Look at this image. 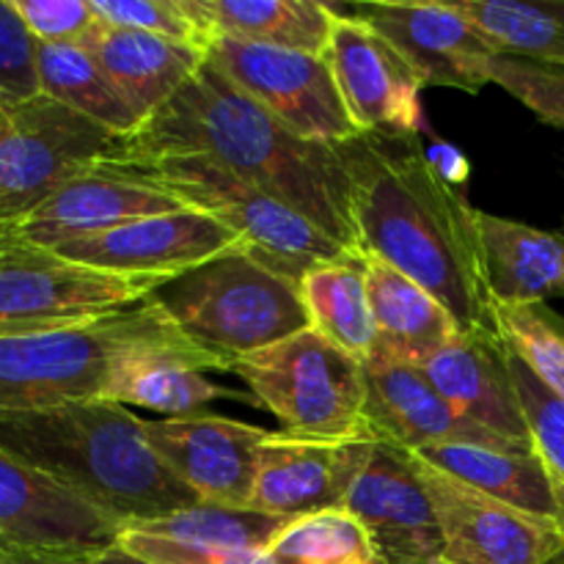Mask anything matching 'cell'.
Returning a JSON list of instances; mask_svg holds the SVG:
<instances>
[{
    "instance_id": "obj_40",
    "label": "cell",
    "mask_w": 564,
    "mask_h": 564,
    "mask_svg": "<svg viewBox=\"0 0 564 564\" xmlns=\"http://www.w3.org/2000/svg\"><path fill=\"white\" fill-rule=\"evenodd\" d=\"M6 564H141L132 556L121 554L119 549L108 551L99 560H58V556H36V554H22V551L6 549Z\"/></svg>"
},
{
    "instance_id": "obj_38",
    "label": "cell",
    "mask_w": 564,
    "mask_h": 564,
    "mask_svg": "<svg viewBox=\"0 0 564 564\" xmlns=\"http://www.w3.org/2000/svg\"><path fill=\"white\" fill-rule=\"evenodd\" d=\"M39 44H83L99 25L91 0H14Z\"/></svg>"
},
{
    "instance_id": "obj_34",
    "label": "cell",
    "mask_w": 564,
    "mask_h": 564,
    "mask_svg": "<svg viewBox=\"0 0 564 564\" xmlns=\"http://www.w3.org/2000/svg\"><path fill=\"white\" fill-rule=\"evenodd\" d=\"M507 361H510L512 383H516L518 400H521L523 416H527L534 455L543 460V466L549 468L564 494V400L554 394L510 347H507Z\"/></svg>"
},
{
    "instance_id": "obj_28",
    "label": "cell",
    "mask_w": 564,
    "mask_h": 564,
    "mask_svg": "<svg viewBox=\"0 0 564 564\" xmlns=\"http://www.w3.org/2000/svg\"><path fill=\"white\" fill-rule=\"evenodd\" d=\"M207 369H218V364L198 350L135 352L116 372L108 400L127 408H149L169 419L202 413L215 400L251 402L240 391L213 383L204 375Z\"/></svg>"
},
{
    "instance_id": "obj_26",
    "label": "cell",
    "mask_w": 564,
    "mask_h": 564,
    "mask_svg": "<svg viewBox=\"0 0 564 564\" xmlns=\"http://www.w3.org/2000/svg\"><path fill=\"white\" fill-rule=\"evenodd\" d=\"M204 36L323 55L336 11L317 0H180Z\"/></svg>"
},
{
    "instance_id": "obj_15",
    "label": "cell",
    "mask_w": 564,
    "mask_h": 564,
    "mask_svg": "<svg viewBox=\"0 0 564 564\" xmlns=\"http://www.w3.org/2000/svg\"><path fill=\"white\" fill-rule=\"evenodd\" d=\"M187 209L135 165L116 160L91 165L72 176L53 196L44 198L31 215L17 220L14 231L25 246L55 251L80 237L116 229L130 220Z\"/></svg>"
},
{
    "instance_id": "obj_11",
    "label": "cell",
    "mask_w": 564,
    "mask_h": 564,
    "mask_svg": "<svg viewBox=\"0 0 564 564\" xmlns=\"http://www.w3.org/2000/svg\"><path fill=\"white\" fill-rule=\"evenodd\" d=\"M121 527L58 479L0 449V543L6 549L58 560H99L116 549Z\"/></svg>"
},
{
    "instance_id": "obj_23",
    "label": "cell",
    "mask_w": 564,
    "mask_h": 564,
    "mask_svg": "<svg viewBox=\"0 0 564 564\" xmlns=\"http://www.w3.org/2000/svg\"><path fill=\"white\" fill-rule=\"evenodd\" d=\"M80 47H86L108 72L141 124L165 108L207 61V50L196 44L108 28L102 22Z\"/></svg>"
},
{
    "instance_id": "obj_32",
    "label": "cell",
    "mask_w": 564,
    "mask_h": 564,
    "mask_svg": "<svg viewBox=\"0 0 564 564\" xmlns=\"http://www.w3.org/2000/svg\"><path fill=\"white\" fill-rule=\"evenodd\" d=\"M268 551L273 564H389L367 527L345 507L295 518Z\"/></svg>"
},
{
    "instance_id": "obj_22",
    "label": "cell",
    "mask_w": 564,
    "mask_h": 564,
    "mask_svg": "<svg viewBox=\"0 0 564 564\" xmlns=\"http://www.w3.org/2000/svg\"><path fill=\"white\" fill-rule=\"evenodd\" d=\"M422 369L468 422L479 424L516 449L534 452L512 383L507 347L496 330L457 334Z\"/></svg>"
},
{
    "instance_id": "obj_8",
    "label": "cell",
    "mask_w": 564,
    "mask_h": 564,
    "mask_svg": "<svg viewBox=\"0 0 564 564\" xmlns=\"http://www.w3.org/2000/svg\"><path fill=\"white\" fill-rule=\"evenodd\" d=\"M124 138L55 99L11 102L0 135V218L17 224L64 182L124 154Z\"/></svg>"
},
{
    "instance_id": "obj_10",
    "label": "cell",
    "mask_w": 564,
    "mask_h": 564,
    "mask_svg": "<svg viewBox=\"0 0 564 564\" xmlns=\"http://www.w3.org/2000/svg\"><path fill=\"white\" fill-rule=\"evenodd\" d=\"M204 50L207 61H213L246 97L262 105L303 141L345 143L361 135L341 105L323 55L226 36H209Z\"/></svg>"
},
{
    "instance_id": "obj_18",
    "label": "cell",
    "mask_w": 564,
    "mask_h": 564,
    "mask_svg": "<svg viewBox=\"0 0 564 564\" xmlns=\"http://www.w3.org/2000/svg\"><path fill=\"white\" fill-rule=\"evenodd\" d=\"M237 246H242L240 237L220 220L198 209H180L64 242L53 253L108 273L174 279Z\"/></svg>"
},
{
    "instance_id": "obj_36",
    "label": "cell",
    "mask_w": 564,
    "mask_h": 564,
    "mask_svg": "<svg viewBox=\"0 0 564 564\" xmlns=\"http://www.w3.org/2000/svg\"><path fill=\"white\" fill-rule=\"evenodd\" d=\"M91 6L97 20L108 28L152 33L204 47V36L185 14L180 0H91Z\"/></svg>"
},
{
    "instance_id": "obj_12",
    "label": "cell",
    "mask_w": 564,
    "mask_h": 564,
    "mask_svg": "<svg viewBox=\"0 0 564 564\" xmlns=\"http://www.w3.org/2000/svg\"><path fill=\"white\" fill-rule=\"evenodd\" d=\"M413 463L438 516L441 564H549L564 551L556 523L501 505L419 455Z\"/></svg>"
},
{
    "instance_id": "obj_3",
    "label": "cell",
    "mask_w": 564,
    "mask_h": 564,
    "mask_svg": "<svg viewBox=\"0 0 564 564\" xmlns=\"http://www.w3.org/2000/svg\"><path fill=\"white\" fill-rule=\"evenodd\" d=\"M0 449L58 479L119 523L204 505L152 449L147 422L113 400L0 413Z\"/></svg>"
},
{
    "instance_id": "obj_35",
    "label": "cell",
    "mask_w": 564,
    "mask_h": 564,
    "mask_svg": "<svg viewBox=\"0 0 564 564\" xmlns=\"http://www.w3.org/2000/svg\"><path fill=\"white\" fill-rule=\"evenodd\" d=\"M490 83L527 105L540 121L564 130V69L560 66L496 55L490 61Z\"/></svg>"
},
{
    "instance_id": "obj_7",
    "label": "cell",
    "mask_w": 564,
    "mask_h": 564,
    "mask_svg": "<svg viewBox=\"0 0 564 564\" xmlns=\"http://www.w3.org/2000/svg\"><path fill=\"white\" fill-rule=\"evenodd\" d=\"M121 163L135 165L154 185L180 198L187 209H198L220 220L240 237L242 248L295 281H301L314 264L350 253L301 213L204 154Z\"/></svg>"
},
{
    "instance_id": "obj_19",
    "label": "cell",
    "mask_w": 564,
    "mask_h": 564,
    "mask_svg": "<svg viewBox=\"0 0 564 564\" xmlns=\"http://www.w3.org/2000/svg\"><path fill=\"white\" fill-rule=\"evenodd\" d=\"M378 441H314L270 433L259 452V471L248 510L303 518L345 507Z\"/></svg>"
},
{
    "instance_id": "obj_41",
    "label": "cell",
    "mask_w": 564,
    "mask_h": 564,
    "mask_svg": "<svg viewBox=\"0 0 564 564\" xmlns=\"http://www.w3.org/2000/svg\"><path fill=\"white\" fill-rule=\"evenodd\" d=\"M22 246H25V242L17 237L14 224H9V220L0 218V268H3V264L9 262V259L14 257Z\"/></svg>"
},
{
    "instance_id": "obj_43",
    "label": "cell",
    "mask_w": 564,
    "mask_h": 564,
    "mask_svg": "<svg viewBox=\"0 0 564 564\" xmlns=\"http://www.w3.org/2000/svg\"><path fill=\"white\" fill-rule=\"evenodd\" d=\"M0 564H6V545L0 543Z\"/></svg>"
},
{
    "instance_id": "obj_44",
    "label": "cell",
    "mask_w": 564,
    "mask_h": 564,
    "mask_svg": "<svg viewBox=\"0 0 564 564\" xmlns=\"http://www.w3.org/2000/svg\"><path fill=\"white\" fill-rule=\"evenodd\" d=\"M549 564H564V551H562V554H560V556H556V560H551Z\"/></svg>"
},
{
    "instance_id": "obj_4",
    "label": "cell",
    "mask_w": 564,
    "mask_h": 564,
    "mask_svg": "<svg viewBox=\"0 0 564 564\" xmlns=\"http://www.w3.org/2000/svg\"><path fill=\"white\" fill-rule=\"evenodd\" d=\"M149 303L224 372L240 358L312 328L301 281L242 246L169 279Z\"/></svg>"
},
{
    "instance_id": "obj_29",
    "label": "cell",
    "mask_w": 564,
    "mask_h": 564,
    "mask_svg": "<svg viewBox=\"0 0 564 564\" xmlns=\"http://www.w3.org/2000/svg\"><path fill=\"white\" fill-rule=\"evenodd\" d=\"M356 253L319 262L301 279L312 328L358 361H369L378 350V325L367 290V268Z\"/></svg>"
},
{
    "instance_id": "obj_1",
    "label": "cell",
    "mask_w": 564,
    "mask_h": 564,
    "mask_svg": "<svg viewBox=\"0 0 564 564\" xmlns=\"http://www.w3.org/2000/svg\"><path fill=\"white\" fill-rule=\"evenodd\" d=\"M336 147L350 182L358 257L380 259L424 286L463 334L496 330L477 209L435 174L422 138L361 132Z\"/></svg>"
},
{
    "instance_id": "obj_24",
    "label": "cell",
    "mask_w": 564,
    "mask_h": 564,
    "mask_svg": "<svg viewBox=\"0 0 564 564\" xmlns=\"http://www.w3.org/2000/svg\"><path fill=\"white\" fill-rule=\"evenodd\" d=\"M490 303H549L564 297V235L501 215L474 213Z\"/></svg>"
},
{
    "instance_id": "obj_42",
    "label": "cell",
    "mask_w": 564,
    "mask_h": 564,
    "mask_svg": "<svg viewBox=\"0 0 564 564\" xmlns=\"http://www.w3.org/2000/svg\"><path fill=\"white\" fill-rule=\"evenodd\" d=\"M9 108H11L9 99L0 97V135H3L6 127H9Z\"/></svg>"
},
{
    "instance_id": "obj_13",
    "label": "cell",
    "mask_w": 564,
    "mask_h": 564,
    "mask_svg": "<svg viewBox=\"0 0 564 564\" xmlns=\"http://www.w3.org/2000/svg\"><path fill=\"white\" fill-rule=\"evenodd\" d=\"M336 11L323 58L358 132L408 138L424 130L422 88L405 58L358 17Z\"/></svg>"
},
{
    "instance_id": "obj_9",
    "label": "cell",
    "mask_w": 564,
    "mask_h": 564,
    "mask_svg": "<svg viewBox=\"0 0 564 564\" xmlns=\"http://www.w3.org/2000/svg\"><path fill=\"white\" fill-rule=\"evenodd\" d=\"M165 281L160 275L108 273L22 246L0 268V336L97 323L147 303Z\"/></svg>"
},
{
    "instance_id": "obj_45",
    "label": "cell",
    "mask_w": 564,
    "mask_h": 564,
    "mask_svg": "<svg viewBox=\"0 0 564 564\" xmlns=\"http://www.w3.org/2000/svg\"><path fill=\"white\" fill-rule=\"evenodd\" d=\"M562 235H564V226H562Z\"/></svg>"
},
{
    "instance_id": "obj_20",
    "label": "cell",
    "mask_w": 564,
    "mask_h": 564,
    "mask_svg": "<svg viewBox=\"0 0 564 564\" xmlns=\"http://www.w3.org/2000/svg\"><path fill=\"white\" fill-rule=\"evenodd\" d=\"M389 564H441L438 516L411 452L378 441L345 501Z\"/></svg>"
},
{
    "instance_id": "obj_6",
    "label": "cell",
    "mask_w": 564,
    "mask_h": 564,
    "mask_svg": "<svg viewBox=\"0 0 564 564\" xmlns=\"http://www.w3.org/2000/svg\"><path fill=\"white\" fill-rule=\"evenodd\" d=\"M281 433L314 441L372 438L364 405V364L308 328L231 367Z\"/></svg>"
},
{
    "instance_id": "obj_39",
    "label": "cell",
    "mask_w": 564,
    "mask_h": 564,
    "mask_svg": "<svg viewBox=\"0 0 564 564\" xmlns=\"http://www.w3.org/2000/svg\"><path fill=\"white\" fill-rule=\"evenodd\" d=\"M427 160L430 165H433L435 174H438L446 185L455 187V191H463V187L468 185L471 163H468V158L457 147H452V143H444V141L435 143V147L427 149Z\"/></svg>"
},
{
    "instance_id": "obj_33",
    "label": "cell",
    "mask_w": 564,
    "mask_h": 564,
    "mask_svg": "<svg viewBox=\"0 0 564 564\" xmlns=\"http://www.w3.org/2000/svg\"><path fill=\"white\" fill-rule=\"evenodd\" d=\"M494 325L507 347L564 400V317L549 303H494Z\"/></svg>"
},
{
    "instance_id": "obj_14",
    "label": "cell",
    "mask_w": 564,
    "mask_h": 564,
    "mask_svg": "<svg viewBox=\"0 0 564 564\" xmlns=\"http://www.w3.org/2000/svg\"><path fill=\"white\" fill-rule=\"evenodd\" d=\"M336 9L378 31L411 64L424 88L438 86L479 94L490 83V61L496 58V50L455 9V3L367 0Z\"/></svg>"
},
{
    "instance_id": "obj_31",
    "label": "cell",
    "mask_w": 564,
    "mask_h": 564,
    "mask_svg": "<svg viewBox=\"0 0 564 564\" xmlns=\"http://www.w3.org/2000/svg\"><path fill=\"white\" fill-rule=\"evenodd\" d=\"M496 55L564 69V0H452Z\"/></svg>"
},
{
    "instance_id": "obj_5",
    "label": "cell",
    "mask_w": 564,
    "mask_h": 564,
    "mask_svg": "<svg viewBox=\"0 0 564 564\" xmlns=\"http://www.w3.org/2000/svg\"><path fill=\"white\" fill-rule=\"evenodd\" d=\"M143 350L196 347L149 301L97 323L0 336V413L108 400L121 364Z\"/></svg>"
},
{
    "instance_id": "obj_2",
    "label": "cell",
    "mask_w": 564,
    "mask_h": 564,
    "mask_svg": "<svg viewBox=\"0 0 564 564\" xmlns=\"http://www.w3.org/2000/svg\"><path fill=\"white\" fill-rule=\"evenodd\" d=\"M204 154L312 220L358 257L350 182L336 143L303 141L240 91L213 61L124 143L119 160Z\"/></svg>"
},
{
    "instance_id": "obj_21",
    "label": "cell",
    "mask_w": 564,
    "mask_h": 564,
    "mask_svg": "<svg viewBox=\"0 0 564 564\" xmlns=\"http://www.w3.org/2000/svg\"><path fill=\"white\" fill-rule=\"evenodd\" d=\"M367 378V416L375 441L394 444L405 452H422L427 446L471 444L488 449L523 452L507 441L496 438L479 424L468 422L424 375L422 367L369 358L364 361Z\"/></svg>"
},
{
    "instance_id": "obj_17",
    "label": "cell",
    "mask_w": 564,
    "mask_h": 564,
    "mask_svg": "<svg viewBox=\"0 0 564 564\" xmlns=\"http://www.w3.org/2000/svg\"><path fill=\"white\" fill-rule=\"evenodd\" d=\"M290 523L292 518L268 512L198 505L124 523L116 549L141 564H268L264 549Z\"/></svg>"
},
{
    "instance_id": "obj_30",
    "label": "cell",
    "mask_w": 564,
    "mask_h": 564,
    "mask_svg": "<svg viewBox=\"0 0 564 564\" xmlns=\"http://www.w3.org/2000/svg\"><path fill=\"white\" fill-rule=\"evenodd\" d=\"M39 86L44 97L86 116L94 124L130 141L141 119L130 108L108 72L80 44H39Z\"/></svg>"
},
{
    "instance_id": "obj_27",
    "label": "cell",
    "mask_w": 564,
    "mask_h": 564,
    "mask_svg": "<svg viewBox=\"0 0 564 564\" xmlns=\"http://www.w3.org/2000/svg\"><path fill=\"white\" fill-rule=\"evenodd\" d=\"M430 466L471 485L507 507L556 523L564 532V494L534 452H505L471 444H444L413 452Z\"/></svg>"
},
{
    "instance_id": "obj_25",
    "label": "cell",
    "mask_w": 564,
    "mask_h": 564,
    "mask_svg": "<svg viewBox=\"0 0 564 564\" xmlns=\"http://www.w3.org/2000/svg\"><path fill=\"white\" fill-rule=\"evenodd\" d=\"M367 290L378 325V350L372 358L424 367L438 350H444L457 334L455 317L438 297L424 286L389 268L380 259H364Z\"/></svg>"
},
{
    "instance_id": "obj_37",
    "label": "cell",
    "mask_w": 564,
    "mask_h": 564,
    "mask_svg": "<svg viewBox=\"0 0 564 564\" xmlns=\"http://www.w3.org/2000/svg\"><path fill=\"white\" fill-rule=\"evenodd\" d=\"M39 42L28 31L14 0H0V97L25 102L42 94Z\"/></svg>"
},
{
    "instance_id": "obj_16",
    "label": "cell",
    "mask_w": 564,
    "mask_h": 564,
    "mask_svg": "<svg viewBox=\"0 0 564 564\" xmlns=\"http://www.w3.org/2000/svg\"><path fill=\"white\" fill-rule=\"evenodd\" d=\"M149 441L171 474L204 505L248 510L259 452L270 430L213 413L147 422Z\"/></svg>"
}]
</instances>
